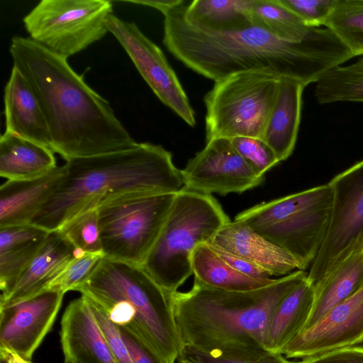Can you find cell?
<instances>
[{
	"instance_id": "ba28073f",
	"label": "cell",
	"mask_w": 363,
	"mask_h": 363,
	"mask_svg": "<svg viewBox=\"0 0 363 363\" xmlns=\"http://www.w3.org/2000/svg\"><path fill=\"white\" fill-rule=\"evenodd\" d=\"M281 77L242 72L214 82L205 95L206 138H262Z\"/></svg>"
},
{
	"instance_id": "d6a6232c",
	"label": "cell",
	"mask_w": 363,
	"mask_h": 363,
	"mask_svg": "<svg viewBox=\"0 0 363 363\" xmlns=\"http://www.w3.org/2000/svg\"><path fill=\"white\" fill-rule=\"evenodd\" d=\"M102 257L101 255L91 253H84L75 257L50 284L48 289H57L64 294L68 291H75L90 277Z\"/></svg>"
},
{
	"instance_id": "83f0119b",
	"label": "cell",
	"mask_w": 363,
	"mask_h": 363,
	"mask_svg": "<svg viewBox=\"0 0 363 363\" xmlns=\"http://www.w3.org/2000/svg\"><path fill=\"white\" fill-rule=\"evenodd\" d=\"M315 84V97L320 104L363 102V58L352 65L331 69Z\"/></svg>"
},
{
	"instance_id": "5b68a950",
	"label": "cell",
	"mask_w": 363,
	"mask_h": 363,
	"mask_svg": "<svg viewBox=\"0 0 363 363\" xmlns=\"http://www.w3.org/2000/svg\"><path fill=\"white\" fill-rule=\"evenodd\" d=\"M75 291L117 326L137 335L166 363H174L182 344L171 294L137 264L102 257Z\"/></svg>"
},
{
	"instance_id": "8fae6325",
	"label": "cell",
	"mask_w": 363,
	"mask_h": 363,
	"mask_svg": "<svg viewBox=\"0 0 363 363\" xmlns=\"http://www.w3.org/2000/svg\"><path fill=\"white\" fill-rule=\"evenodd\" d=\"M328 184L333 190V212L325 240L308 273L313 286L349 255L363 235V160Z\"/></svg>"
},
{
	"instance_id": "9a60e30c",
	"label": "cell",
	"mask_w": 363,
	"mask_h": 363,
	"mask_svg": "<svg viewBox=\"0 0 363 363\" xmlns=\"http://www.w3.org/2000/svg\"><path fill=\"white\" fill-rule=\"evenodd\" d=\"M64 294L48 289L16 303L0 307V348L30 360L51 330Z\"/></svg>"
},
{
	"instance_id": "74e56055",
	"label": "cell",
	"mask_w": 363,
	"mask_h": 363,
	"mask_svg": "<svg viewBox=\"0 0 363 363\" xmlns=\"http://www.w3.org/2000/svg\"><path fill=\"white\" fill-rule=\"evenodd\" d=\"M300 363H363V347H350L301 359Z\"/></svg>"
},
{
	"instance_id": "ffe728a7",
	"label": "cell",
	"mask_w": 363,
	"mask_h": 363,
	"mask_svg": "<svg viewBox=\"0 0 363 363\" xmlns=\"http://www.w3.org/2000/svg\"><path fill=\"white\" fill-rule=\"evenodd\" d=\"M64 167L28 180H7L0 187V228L28 224L58 186Z\"/></svg>"
},
{
	"instance_id": "ab89813d",
	"label": "cell",
	"mask_w": 363,
	"mask_h": 363,
	"mask_svg": "<svg viewBox=\"0 0 363 363\" xmlns=\"http://www.w3.org/2000/svg\"><path fill=\"white\" fill-rule=\"evenodd\" d=\"M179 1V0H130L126 1L156 9L163 14L166 11L176 5Z\"/></svg>"
},
{
	"instance_id": "e575fe53",
	"label": "cell",
	"mask_w": 363,
	"mask_h": 363,
	"mask_svg": "<svg viewBox=\"0 0 363 363\" xmlns=\"http://www.w3.org/2000/svg\"><path fill=\"white\" fill-rule=\"evenodd\" d=\"M93 312L116 363H133L118 326L99 308L91 302Z\"/></svg>"
},
{
	"instance_id": "7a4b0ae2",
	"label": "cell",
	"mask_w": 363,
	"mask_h": 363,
	"mask_svg": "<svg viewBox=\"0 0 363 363\" xmlns=\"http://www.w3.org/2000/svg\"><path fill=\"white\" fill-rule=\"evenodd\" d=\"M13 67L28 82L44 112L52 150L66 161L127 150L138 143L108 102L60 56L30 38L14 36Z\"/></svg>"
},
{
	"instance_id": "d4e9b609",
	"label": "cell",
	"mask_w": 363,
	"mask_h": 363,
	"mask_svg": "<svg viewBox=\"0 0 363 363\" xmlns=\"http://www.w3.org/2000/svg\"><path fill=\"white\" fill-rule=\"evenodd\" d=\"M252 0H194L179 5L184 18L206 31L230 32L245 29L252 23L249 9Z\"/></svg>"
},
{
	"instance_id": "60d3db41",
	"label": "cell",
	"mask_w": 363,
	"mask_h": 363,
	"mask_svg": "<svg viewBox=\"0 0 363 363\" xmlns=\"http://www.w3.org/2000/svg\"><path fill=\"white\" fill-rule=\"evenodd\" d=\"M0 352L6 357L9 363H32L30 360L25 359L9 350L0 348Z\"/></svg>"
},
{
	"instance_id": "52a82bcc",
	"label": "cell",
	"mask_w": 363,
	"mask_h": 363,
	"mask_svg": "<svg viewBox=\"0 0 363 363\" xmlns=\"http://www.w3.org/2000/svg\"><path fill=\"white\" fill-rule=\"evenodd\" d=\"M333 206V190L327 183L255 205L239 213L235 220L286 250L305 270L325 240Z\"/></svg>"
},
{
	"instance_id": "2e32d148",
	"label": "cell",
	"mask_w": 363,
	"mask_h": 363,
	"mask_svg": "<svg viewBox=\"0 0 363 363\" xmlns=\"http://www.w3.org/2000/svg\"><path fill=\"white\" fill-rule=\"evenodd\" d=\"M60 334L65 360L116 363L86 297L82 295L69 303L61 320Z\"/></svg>"
},
{
	"instance_id": "4fadbf2b",
	"label": "cell",
	"mask_w": 363,
	"mask_h": 363,
	"mask_svg": "<svg viewBox=\"0 0 363 363\" xmlns=\"http://www.w3.org/2000/svg\"><path fill=\"white\" fill-rule=\"evenodd\" d=\"M185 189L206 194H241L259 186L257 176L233 147L230 139L216 138L182 169Z\"/></svg>"
},
{
	"instance_id": "3957f363",
	"label": "cell",
	"mask_w": 363,
	"mask_h": 363,
	"mask_svg": "<svg viewBox=\"0 0 363 363\" xmlns=\"http://www.w3.org/2000/svg\"><path fill=\"white\" fill-rule=\"evenodd\" d=\"M307 277L304 270H297L247 291L213 288L194 279L189 291L171 294L182 346L228 359L255 360L271 354L264 343L272 315Z\"/></svg>"
},
{
	"instance_id": "d590c367",
	"label": "cell",
	"mask_w": 363,
	"mask_h": 363,
	"mask_svg": "<svg viewBox=\"0 0 363 363\" xmlns=\"http://www.w3.org/2000/svg\"><path fill=\"white\" fill-rule=\"evenodd\" d=\"M178 363H300L289 360L281 354L271 353L255 360H238L215 357L190 346L183 345Z\"/></svg>"
},
{
	"instance_id": "d6986e66",
	"label": "cell",
	"mask_w": 363,
	"mask_h": 363,
	"mask_svg": "<svg viewBox=\"0 0 363 363\" xmlns=\"http://www.w3.org/2000/svg\"><path fill=\"white\" fill-rule=\"evenodd\" d=\"M4 100L6 130L52 150L50 129L40 101L25 77L13 66Z\"/></svg>"
},
{
	"instance_id": "ac0fdd59",
	"label": "cell",
	"mask_w": 363,
	"mask_h": 363,
	"mask_svg": "<svg viewBox=\"0 0 363 363\" xmlns=\"http://www.w3.org/2000/svg\"><path fill=\"white\" fill-rule=\"evenodd\" d=\"M208 243L260 267L272 277L286 276L295 269L301 270L291 255L240 221L225 224Z\"/></svg>"
},
{
	"instance_id": "7c38bea8",
	"label": "cell",
	"mask_w": 363,
	"mask_h": 363,
	"mask_svg": "<svg viewBox=\"0 0 363 363\" xmlns=\"http://www.w3.org/2000/svg\"><path fill=\"white\" fill-rule=\"evenodd\" d=\"M106 27L157 98L189 125L194 127L195 113L162 50L145 35L135 23L123 21L113 13L106 20Z\"/></svg>"
},
{
	"instance_id": "f1b7e54d",
	"label": "cell",
	"mask_w": 363,
	"mask_h": 363,
	"mask_svg": "<svg viewBox=\"0 0 363 363\" xmlns=\"http://www.w3.org/2000/svg\"><path fill=\"white\" fill-rule=\"evenodd\" d=\"M324 26L354 57L363 55V0H335Z\"/></svg>"
},
{
	"instance_id": "44dd1931",
	"label": "cell",
	"mask_w": 363,
	"mask_h": 363,
	"mask_svg": "<svg viewBox=\"0 0 363 363\" xmlns=\"http://www.w3.org/2000/svg\"><path fill=\"white\" fill-rule=\"evenodd\" d=\"M300 82L281 77L275 102L262 139L273 150L279 162L292 154L301 121L302 93Z\"/></svg>"
},
{
	"instance_id": "e0dca14e",
	"label": "cell",
	"mask_w": 363,
	"mask_h": 363,
	"mask_svg": "<svg viewBox=\"0 0 363 363\" xmlns=\"http://www.w3.org/2000/svg\"><path fill=\"white\" fill-rule=\"evenodd\" d=\"M84 253L60 230L50 231L12 288L1 294L0 307L16 303L48 289L72 259Z\"/></svg>"
},
{
	"instance_id": "6da1fadb",
	"label": "cell",
	"mask_w": 363,
	"mask_h": 363,
	"mask_svg": "<svg viewBox=\"0 0 363 363\" xmlns=\"http://www.w3.org/2000/svg\"><path fill=\"white\" fill-rule=\"evenodd\" d=\"M182 1L163 13V43L187 67L214 82L238 72H265L306 86L354 57L328 28H313L298 42L280 40L254 25L230 32L201 30L184 18Z\"/></svg>"
},
{
	"instance_id": "8992f818",
	"label": "cell",
	"mask_w": 363,
	"mask_h": 363,
	"mask_svg": "<svg viewBox=\"0 0 363 363\" xmlns=\"http://www.w3.org/2000/svg\"><path fill=\"white\" fill-rule=\"evenodd\" d=\"M230 221L212 195L189 190L176 194L166 221L142 267L169 294L193 274L195 249Z\"/></svg>"
},
{
	"instance_id": "836d02e7",
	"label": "cell",
	"mask_w": 363,
	"mask_h": 363,
	"mask_svg": "<svg viewBox=\"0 0 363 363\" xmlns=\"http://www.w3.org/2000/svg\"><path fill=\"white\" fill-rule=\"evenodd\" d=\"M279 1L299 17L306 26L318 28L324 26L335 0H279Z\"/></svg>"
},
{
	"instance_id": "5bb4252c",
	"label": "cell",
	"mask_w": 363,
	"mask_h": 363,
	"mask_svg": "<svg viewBox=\"0 0 363 363\" xmlns=\"http://www.w3.org/2000/svg\"><path fill=\"white\" fill-rule=\"evenodd\" d=\"M363 342V287L335 306L281 350L287 359H305Z\"/></svg>"
},
{
	"instance_id": "8d00e7d4",
	"label": "cell",
	"mask_w": 363,
	"mask_h": 363,
	"mask_svg": "<svg viewBox=\"0 0 363 363\" xmlns=\"http://www.w3.org/2000/svg\"><path fill=\"white\" fill-rule=\"evenodd\" d=\"M133 363H166L128 329L118 326Z\"/></svg>"
},
{
	"instance_id": "cb8c5ba5",
	"label": "cell",
	"mask_w": 363,
	"mask_h": 363,
	"mask_svg": "<svg viewBox=\"0 0 363 363\" xmlns=\"http://www.w3.org/2000/svg\"><path fill=\"white\" fill-rule=\"evenodd\" d=\"M48 147L5 130L0 138V175L7 180H28L42 177L56 165Z\"/></svg>"
},
{
	"instance_id": "f546056e",
	"label": "cell",
	"mask_w": 363,
	"mask_h": 363,
	"mask_svg": "<svg viewBox=\"0 0 363 363\" xmlns=\"http://www.w3.org/2000/svg\"><path fill=\"white\" fill-rule=\"evenodd\" d=\"M48 236V235H47ZM46 237L21 242L0 249V289L8 292L38 252Z\"/></svg>"
},
{
	"instance_id": "603a6c76",
	"label": "cell",
	"mask_w": 363,
	"mask_h": 363,
	"mask_svg": "<svg viewBox=\"0 0 363 363\" xmlns=\"http://www.w3.org/2000/svg\"><path fill=\"white\" fill-rule=\"evenodd\" d=\"M315 289L308 277L281 301L269 321L264 347L280 354L284 347L301 332L310 316Z\"/></svg>"
},
{
	"instance_id": "4316f807",
	"label": "cell",
	"mask_w": 363,
	"mask_h": 363,
	"mask_svg": "<svg viewBox=\"0 0 363 363\" xmlns=\"http://www.w3.org/2000/svg\"><path fill=\"white\" fill-rule=\"evenodd\" d=\"M249 14L252 25L284 41H301L313 28L279 0H252Z\"/></svg>"
},
{
	"instance_id": "30bf717a",
	"label": "cell",
	"mask_w": 363,
	"mask_h": 363,
	"mask_svg": "<svg viewBox=\"0 0 363 363\" xmlns=\"http://www.w3.org/2000/svg\"><path fill=\"white\" fill-rule=\"evenodd\" d=\"M112 11L107 0H42L23 23L30 39L67 59L105 35Z\"/></svg>"
},
{
	"instance_id": "f35d334b",
	"label": "cell",
	"mask_w": 363,
	"mask_h": 363,
	"mask_svg": "<svg viewBox=\"0 0 363 363\" xmlns=\"http://www.w3.org/2000/svg\"><path fill=\"white\" fill-rule=\"evenodd\" d=\"M209 244V243H208ZM216 252L231 267L238 272L250 277L257 279H270L271 275L260 267L241 257L233 255L223 250L210 245Z\"/></svg>"
},
{
	"instance_id": "1f68e13d",
	"label": "cell",
	"mask_w": 363,
	"mask_h": 363,
	"mask_svg": "<svg viewBox=\"0 0 363 363\" xmlns=\"http://www.w3.org/2000/svg\"><path fill=\"white\" fill-rule=\"evenodd\" d=\"M239 155L255 173L262 177L280 162L273 150L262 139L240 136L230 139Z\"/></svg>"
},
{
	"instance_id": "4dcf8cb0",
	"label": "cell",
	"mask_w": 363,
	"mask_h": 363,
	"mask_svg": "<svg viewBox=\"0 0 363 363\" xmlns=\"http://www.w3.org/2000/svg\"><path fill=\"white\" fill-rule=\"evenodd\" d=\"M57 230H60L76 248L104 257L96 208L78 215Z\"/></svg>"
},
{
	"instance_id": "277c9868",
	"label": "cell",
	"mask_w": 363,
	"mask_h": 363,
	"mask_svg": "<svg viewBox=\"0 0 363 363\" xmlns=\"http://www.w3.org/2000/svg\"><path fill=\"white\" fill-rule=\"evenodd\" d=\"M64 175L30 224L57 230L78 215L119 198L178 194L185 189L182 170L160 145L138 143L121 151L66 161Z\"/></svg>"
},
{
	"instance_id": "7bdbcfd3",
	"label": "cell",
	"mask_w": 363,
	"mask_h": 363,
	"mask_svg": "<svg viewBox=\"0 0 363 363\" xmlns=\"http://www.w3.org/2000/svg\"><path fill=\"white\" fill-rule=\"evenodd\" d=\"M64 363H72V362H70L69 361H67V360H65V359Z\"/></svg>"
},
{
	"instance_id": "b9f144b4",
	"label": "cell",
	"mask_w": 363,
	"mask_h": 363,
	"mask_svg": "<svg viewBox=\"0 0 363 363\" xmlns=\"http://www.w3.org/2000/svg\"><path fill=\"white\" fill-rule=\"evenodd\" d=\"M0 363H9L6 357L0 352Z\"/></svg>"
},
{
	"instance_id": "484cf974",
	"label": "cell",
	"mask_w": 363,
	"mask_h": 363,
	"mask_svg": "<svg viewBox=\"0 0 363 363\" xmlns=\"http://www.w3.org/2000/svg\"><path fill=\"white\" fill-rule=\"evenodd\" d=\"M191 263L195 279L219 289L252 291L265 287L277 280L253 278L238 272L224 261L208 243H202L195 249Z\"/></svg>"
},
{
	"instance_id": "7402d4cb",
	"label": "cell",
	"mask_w": 363,
	"mask_h": 363,
	"mask_svg": "<svg viewBox=\"0 0 363 363\" xmlns=\"http://www.w3.org/2000/svg\"><path fill=\"white\" fill-rule=\"evenodd\" d=\"M362 287L363 235L357 240L349 255L314 286L313 305L303 330L315 324L330 309Z\"/></svg>"
},
{
	"instance_id": "9c48e42d",
	"label": "cell",
	"mask_w": 363,
	"mask_h": 363,
	"mask_svg": "<svg viewBox=\"0 0 363 363\" xmlns=\"http://www.w3.org/2000/svg\"><path fill=\"white\" fill-rule=\"evenodd\" d=\"M176 194L132 195L97 207L104 257L142 266L160 235Z\"/></svg>"
}]
</instances>
